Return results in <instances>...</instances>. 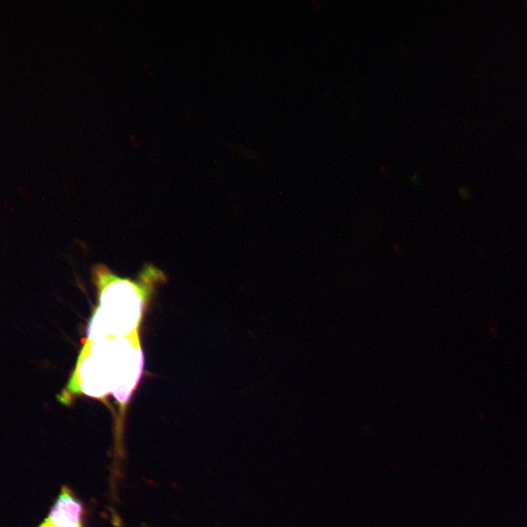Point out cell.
<instances>
[{"mask_svg": "<svg viewBox=\"0 0 527 527\" xmlns=\"http://www.w3.org/2000/svg\"><path fill=\"white\" fill-rule=\"evenodd\" d=\"M458 195L463 199H468L470 198V192L467 187H460L458 189Z\"/></svg>", "mask_w": 527, "mask_h": 527, "instance_id": "cell-4", "label": "cell"}, {"mask_svg": "<svg viewBox=\"0 0 527 527\" xmlns=\"http://www.w3.org/2000/svg\"><path fill=\"white\" fill-rule=\"evenodd\" d=\"M412 182L414 185H418L420 183V179H419V176L417 175L412 176Z\"/></svg>", "mask_w": 527, "mask_h": 527, "instance_id": "cell-5", "label": "cell"}, {"mask_svg": "<svg viewBox=\"0 0 527 527\" xmlns=\"http://www.w3.org/2000/svg\"><path fill=\"white\" fill-rule=\"evenodd\" d=\"M394 250H395V253L396 254L398 257H400V256H402L404 254L400 245H395V246H394Z\"/></svg>", "mask_w": 527, "mask_h": 527, "instance_id": "cell-6", "label": "cell"}, {"mask_svg": "<svg viewBox=\"0 0 527 527\" xmlns=\"http://www.w3.org/2000/svg\"><path fill=\"white\" fill-rule=\"evenodd\" d=\"M39 527H59V526H55V525H53L52 523H51L50 522L48 521L46 519L45 521H44V523H43L42 524L40 525V526H39Z\"/></svg>", "mask_w": 527, "mask_h": 527, "instance_id": "cell-7", "label": "cell"}, {"mask_svg": "<svg viewBox=\"0 0 527 527\" xmlns=\"http://www.w3.org/2000/svg\"><path fill=\"white\" fill-rule=\"evenodd\" d=\"M143 361L136 335L89 341L78 362L75 386L96 398L113 393L124 404L139 382Z\"/></svg>", "mask_w": 527, "mask_h": 527, "instance_id": "cell-1", "label": "cell"}, {"mask_svg": "<svg viewBox=\"0 0 527 527\" xmlns=\"http://www.w3.org/2000/svg\"><path fill=\"white\" fill-rule=\"evenodd\" d=\"M140 290L127 281L117 280L103 288L100 305L88 327L89 340L134 335L143 308Z\"/></svg>", "mask_w": 527, "mask_h": 527, "instance_id": "cell-2", "label": "cell"}, {"mask_svg": "<svg viewBox=\"0 0 527 527\" xmlns=\"http://www.w3.org/2000/svg\"><path fill=\"white\" fill-rule=\"evenodd\" d=\"M81 516L82 507L73 498L67 488L63 487L47 520L59 527H82Z\"/></svg>", "mask_w": 527, "mask_h": 527, "instance_id": "cell-3", "label": "cell"}]
</instances>
